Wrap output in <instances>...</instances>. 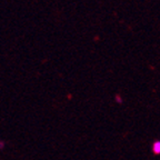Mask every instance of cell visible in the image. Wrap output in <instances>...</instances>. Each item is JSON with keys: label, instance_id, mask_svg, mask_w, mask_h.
I'll return each mask as SVG.
<instances>
[{"label": "cell", "instance_id": "6da1fadb", "mask_svg": "<svg viewBox=\"0 0 160 160\" xmlns=\"http://www.w3.org/2000/svg\"><path fill=\"white\" fill-rule=\"evenodd\" d=\"M152 152L156 155H160V140H156L152 143Z\"/></svg>", "mask_w": 160, "mask_h": 160}, {"label": "cell", "instance_id": "7a4b0ae2", "mask_svg": "<svg viewBox=\"0 0 160 160\" xmlns=\"http://www.w3.org/2000/svg\"><path fill=\"white\" fill-rule=\"evenodd\" d=\"M115 99H116V101H117V102H122V99H121V98H120V96H116V98H115Z\"/></svg>", "mask_w": 160, "mask_h": 160}]
</instances>
